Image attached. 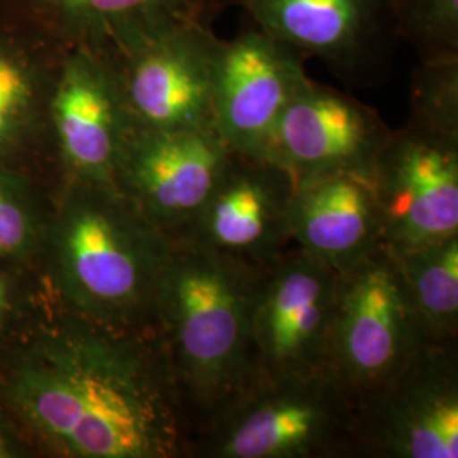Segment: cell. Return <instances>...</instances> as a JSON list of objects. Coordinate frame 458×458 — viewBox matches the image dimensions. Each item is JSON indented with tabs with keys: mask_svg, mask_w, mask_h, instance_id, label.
Returning <instances> with one entry per match:
<instances>
[{
	"mask_svg": "<svg viewBox=\"0 0 458 458\" xmlns=\"http://www.w3.org/2000/svg\"><path fill=\"white\" fill-rule=\"evenodd\" d=\"M0 412L60 458H189L191 428L153 329L100 327L48 294L0 348Z\"/></svg>",
	"mask_w": 458,
	"mask_h": 458,
	"instance_id": "6da1fadb",
	"label": "cell"
},
{
	"mask_svg": "<svg viewBox=\"0 0 458 458\" xmlns=\"http://www.w3.org/2000/svg\"><path fill=\"white\" fill-rule=\"evenodd\" d=\"M172 238L114 183L64 182L56 189L38 263L47 294L100 327L149 331Z\"/></svg>",
	"mask_w": 458,
	"mask_h": 458,
	"instance_id": "7a4b0ae2",
	"label": "cell"
},
{
	"mask_svg": "<svg viewBox=\"0 0 458 458\" xmlns=\"http://www.w3.org/2000/svg\"><path fill=\"white\" fill-rule=\"evenodd\" d=\"M260 276L259 268L172 240L151 329L191 440L257 377L251 321Z\"/></svg>",
	"mask_w": 458,
	"mask_h": 458,
	"instance_id": "3957f363",
	"label": "cell"
},
{
	"mask_svg": "<svg viewBox=\"0 0 458 458\" xmlns=\"http://www.w3.org/2000/svg\"><path fill=\"white\" fill-rule=\"evenodd\" d=\"M357 457L355 403L327 370L255 377L189 445V458Z\"/></svg>",
	"mask_w": 458,
	"mask_h": 458,
	"instance_id": "277c9868",
	"label": "cell"
},
{
	"mask_svg": "<svg viewBox=\"0 0 458 458\" xmlns=\"http://www.w3.org/2000/svg\"><path fill=\"white\" fill-rule=\"evenodd\" d=\"M428 344L386 246L338 274L327 369L353 403L384 387Z\"/></svg>",
	"mask_w": 458,
	"mask_h": 458,
	"instance_id": "5b68a950",
	"label": "cell"
},
{
	"mask_svg": "<svg viewBox=\"0 0 458 458\" xmlns=\"http://www.w3.org/2000/svg\"><path fill=\"white\" fill-rule=\"evenodd\" d=\"M223 39L211 24L179 21L130 34L107 48L132 130L214 128V83Z\"/></svg>",
	"mask_w": 458,
	"mask_h": 458,
	"instance_id": "8992f818",
	"label": "cell"
},
{
	"mask_svg": "<svg viewBox=\"0 0 458 458\" xmlns=\"http://www.w3.org/2000/svg\"><path fill=\"white\" fill-rule=\"evenodd\" d=\"M360 457H458L457 344H428L412 360L355 403Z\"/></svg>",
	"mask_w": 458,
	"mask_h": 458,
	"instance_id": "52a82bcc",
	"label": "cell"
},
{
	"mask_svg": "<svg viewBox=\"0 0 458 458\" xmlns=\"http://www.w3.org/2000/svg\"><path fill=\"white\" fill-rule=\"evenodd\" d=\"M370 179L389 251L458 236V136L408 121L377 153Z\"/></svg>",
	"mask_w": 458,
	"mask_h": 458,
	"instance_id": "ba28073f",
	"label": "cell"
},
{
	"mask_svg": "<svg viewBox=\"0 0 458 458\" xmlns=\"http://www.w3.org/2000/svg\"><path fill=\"white\" fill-rule=\"evenodd\" d=\"M336 278L297 246L263 268L251 321L257 377L327 372Z\"/></svg>",
	"mask_w": 458,
	"mask_h": 458,
	"instance_id": "9c48e42d",
	"label": "cell"
},
{
	"mask_svg": "<svg viewBox=\"0 0 458 458\" xmlns=\"http://www.w3.org/2000/svg\"><path fill=\"white\" fill-rule=\"evenodd\" d=\"M55 36L0 0V164L60 187L49 106L66 53Z\"/></svg>",
	"mask_w": 458,
	"mask_h": 458,
	"instance_id": "30bf717a",
	"label": "cell"
},
{
	"mask_svg": "<svg viewBox=\"0 0 458 458\" xmlns=\"http://www.w3.org/2000/svg\"><path fill=\"white\" fill-rule=\"evenodd\" d=\"M49 131L60 183H114L132 124L102 51L66 49L49 106Z\"/></svg>",
	"mask_w": 458,
	"mask_h": 458,
	"instance_id": "8fae6325",
	"label": "cell"
},
{
	"mask_svg": "<svg viewBox=\"0 0 458 458\" xmlns=\"http://www.w3.org/2000/svg\"><path fill=\"white\" fill-rule=\"evenodd\" d=\"M295 181L262 157L233 153L200 211L172 238L263 270L293 248Z\"/></svg>",
	"mask_w": 458,
	"mask_h": 458,
	"instance_id": "7c38bea8",
	"label": "cell"
},
{
	"mask_svg": "<svg viewBox=\"0 0 458 458\" xmlns=\"http://www.w3.org/2000/svg\"><path fill=\"white\" fill-rule=\"evenodd\" d=\"M233 153L214 128L132 130L114 185L151 225L174 238L213 194Z\"/></svg>",
	"mask_w": 458,
	"mask_h": 458,
	"instance_id": "4fadbf2b",
	"label": "cell"
},
{
	"mask_svg": "<svg viewBox=\"0 0 458 458\" xmlns=\"http://www.w3.org/2000/svg\"><path fill=\"white\" fill-rule=\"evenodd\" d=\"M389 134L372 107L308 77L280 115L262 158L294 181L338 170L370 172Z\"/></svg>",
	"mask_w": 458,
	"mask_h": 458,
	"instance_id": "5bb4252c",
	"label": "cell"
},
{
	"mask_svg": "<svg viewBox=\"0 0 458 458\" xmlns=\"http://www.w3.org/2000/svg\"><path fill=\"white\" fill-rule=\"evenodd\" d=\"M295 51L259 28L225 41L214 83L213 124L234 153L262 157L278 119L308 75Z\"/></svg>",
	"mask_w": 458,
	"mask_h": 458,
	"instance_id": "9a60e30c",
	"label": "cell"
},
{
	"mask_svg": "<svg viewBox=\"0 0 458 458\" xmlns=\"http://www.w3.org/2000/svg\"><path fill=\"white\" fill-rule=\"evenodd\" d=\"M263 33L342 77L380 65L397 41L391 0H236Z\"/></svg>",
	"mask_w": 458,
	"mask_h": 458,
	"instance_id": "2e32d148",
	"label": "cell"
},
{
	"mask_svg": "<svg viewBox=\"0 0 458 458\" xmlns=\"http://www.w3.org/2000/svg\"><path fill=\"white\" fill-rule=\"evenodd\" d=\"M291 238L338 274L386 246L370 172L338 170L295 181Z\"/></svg>",
	"mask_w": 458,
	"mask_h": 458,
	"instance_id": "e0dca14e",
	"label": "cell"
},
{
	"mask_svg": "<svg viewBox=\"0 0 458 458\" xmlns=\"http://www.w3.org/2000/svg\"><path fill=\"white\" fill-rule=\"evenodd\" d=\"M66 48H107L130 34L179 21L213 24L236 0H9Z\"/></svg>",
	"mask_w": 458,
	"mask_h": 458,
	"instance_id": "ac0fdd59",
	"label": "cell"
},
{
	"mask_svg": "<svg viewBox=\"0 0 458 458\" xmlns=\"http://www.w3.org/2000/svg\"><path fill=\"white\" fill-rule=\"evenodd\" d=\"M393 257L429 344H457L458 236L397 251Z\"/></svg>",
	"mask_w": 458,
	"mask_h": 458,
	"instance_id": "d6986e66",
	"label": "cell"
},
{
	"mask_svg": "<svg viewBox=\"0 0 458 458\" xmlns=\"http://www.w3.org/2000/svg\"><path fill=\"white\" fill-rule=\"evenodd\" d=\"M55 194L47 183L0 164V262L38 268Z\"/></svg>",
	"mask_w": 458,
	"mask_h": 458,
	"instance_id": "ffe728a7",
	"label": "cell"
},
{
	"mask_svg": "<svg viewBox=\"0 0 458 458\" xmlns=\"http://www.w3.org/2000/svg\"><path fill=\"white\" fill-rule=\"evenodd\" d=\"M395 36L420 62L458 58V0H391Z\"/></svg>",
	"mask_w": 458,
	"mask_h": 458,
	"instance_id": "44dd1931",
	"label": "cell"
},
{
	"mask_svg": "<svg viewBox=\"0 0 458 458\" xmlns=\"http://www.w3.org/2000/svg\"><path fill=\"white\" fill-rule=\"evenodd\" d=\"M410 123L458 136V58L420 62L411 82Z\"/></svg>",
	"mask_w": 458,
	"mask_h": 458,
	"instance_id": "7402d4cb",
	"label": "cell"
},
{
	"mask_svg": "<svg viewBox=\"0 0 458 458\" xmlns=\"http://www.w3.org/2000/svg\"><path fill=\"white\" fill-rule=\"evenodd\" d=\"M47 297L38 268L0 262V348L7 344Z\"/></svg>",
	"mask_w": 458,
	"mask_h": 458,
	"instance_id": "603a6c76",
	"label": "cell"
},
{
	"mask_svg": "<svg viewBox=\"0 0 458 458\" xmlns=\"http://www.w3.org/2000/svg\"><path fill=\"white\" fill-rule=\"evenodd\" d=\"M28 446L17 437L16 429L0 412V458H16L26 455Z\"/></svg>",
	"mask_w": 458,
	"mask_h": 458,
	"instance_id": "cb8c5ba5",
	"label": "cell"
}]
</instances>
